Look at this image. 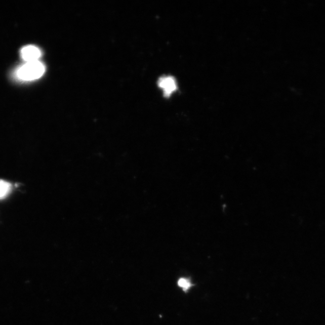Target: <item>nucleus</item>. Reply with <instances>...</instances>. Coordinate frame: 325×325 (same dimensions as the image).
Instances as JSON below:
<instances>
[{"mask_svg": "<svg viewBox=\"0 0 325 325\" xmlns=\"http://www.w3.org/2000/svg\"><path fill=\"white\" fill-rule=\"evenodd\" d=\"M43 63L39 62H27L19 69L18 77L25 81H31L42 76L45 72Z\"/></svg>", "mask_w": 325, "mask_h": 325, "instance_id": "1", "label": "nucleus"}, {"mask_svg": "<svg viewBox=\"0 0 325 325\" xmlns=\"http://www.w3.org/2000/svg\"><path fill=\"white\" fill-rule=\"evenodd\" d=\"M41 54L40 50L33 46L24 47L21 52L22 59L27 63L39 61Z\"/></svg>", "mask_w": 325, "mask_h": 325, "instance_id": "2", "label": "nucleus"}, {"mask_svg": "<svg viewBox=\"0 0 325 325\" xmlns=\"http://www.w3.org/2000/svg\"><path fill=\"white\" fill-rule=\"evenodd\" d=\"M159 87L164 90L165 96L170 97L176 91L177 85L176 81L172 76H164L159 79Z\"/></svg>", "mask_w": 325, "mask_h": 325, "instance_id": "3", "label": "nucleus"}, {"mask_svg": "<svg viewBox=\"0 0 325 325\" xmlns=\"http://www.w3.org/2000/svg\"><path fill=\"white\" fill-rule=\"evenodd\" d=\"M12 185L5 180H0V200L5 199L12 190Z\"/></svg>", "mask_w": 325, "mask_h": 325, "instance_id": "4", "label": "nucleus"}, {"mask_svg": "<svg viewBox=\"0 0 325 325\" xmlns=\"http://www.w3.org/2000/svg\"><path fill=\"white\" fill-rule=\"evenodd\" d=\"M178 285L184 291H188L192 286L189 280L186 278H181L178 280Z\"/></svg>", "mask_w": 325, "mask_h": 325, "instance_id": "5", "label": "nucleus"}]
</instances>
